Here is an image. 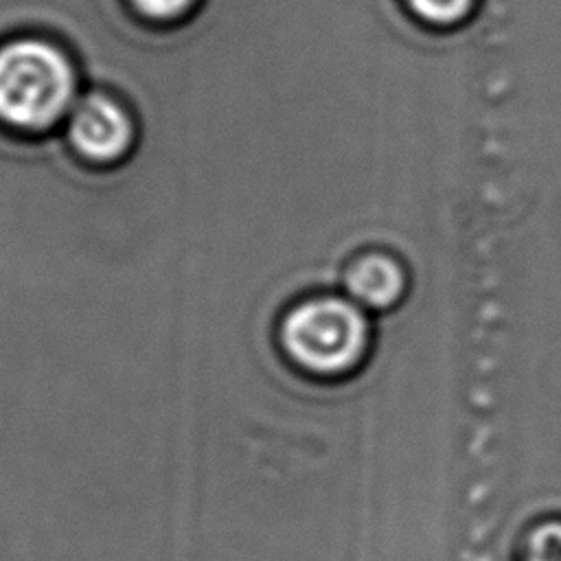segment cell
Instances as JSON below:
<instances>
[{
  "instance_id": "cell-1",
  "label": "cell",
  "mask_w": 561,
  "mask_h": 561,
  "mask_svg": "<svg viewBox=\"0 0 561 561\" xmlns=\"http://www.w3.org/2000/svg\"><path fill=\"white\" fill-rule=\"evenodd\" d=\"M75 70L53 44L20 39L0 48V121L24 131L55 125L75 99Z\"/></svg>"
},
{
  "instance_id": "cell-2",
  "label": "cell",
  "mask_w": 561,
  "mask_h": 561,
  "mask_svg": "<svg viewBox=\"0 0 561 561\" xmlns=\"http://www.w3.org/2000/svg\"><path fill=\"white\" fill-rule=\"evenodd\" d=\"M283 346L302 368L320 375L348 370L368 342V322L344 298H313L294 307L280 329Z\"/></svg>"
},
{
  "instance_id": "cell-3",
  "label": "cell",
  "mask_w": 561,
  "mask_h": 561,
  "mask_svg": "<svg viewBox=\"0 0 561 561\" xmlns=\"http://www.w3.org/2000/svg\"><path fill=\"white\" fill-rule=\"evenodd\" d=\"M72 147L92 162H114L131 145L134 127L127 112L105 94L83 96L68 123Z\"/></svg>"
},
{
  "instance_id": "cell-4",
  "label": "cell",
  "mask_w": 561,
  "mask_h": 561,
  "mask_svg": "<svg viewBox=\"0 0 561 561\" xmlns=\"http://www.w3.org/2000/svg\"><path fill=\"white\" fill-rule=\"evenodd\" d=\"M346 289L364 307H390L403 291V270L388 254H364L346 272Z\"/></svg>"
},
{
  "instance_id": "cell-5",
  "label": "cell",
  "mask_w": 561,
  "mask_h": 561,
  "mask_svg": "<svg viewBox=\"0 0 561 561\" xmlns=\"http://www.w3.org/2000/svg\"><path fill=\"white\" fill-rule=\"evenodd\" d=\"M522 561H561V522L550 519L530 530Z\"/></svg>"
},
{
  "instance_id": "cell-6",
  "label": "cell",
  "mask_w": 561,
  "mask_h": 561,
  "mask_svg": "<svg viewBox=\"0 0 561 561\" xmlns=\"http://www.w3.org/2000/svg\"><path fill=\"white\" fill-rule=\"evenodd\" d=\"M408 4L421 20L449 26L460 22L471 11L473 0H408Z\"/></svg>"
},
{
  "instance_id": "cell-7",
  "label": "cell",
  "mask_w": 561,
  "mask_h": 561,
  "mask_svg": "<svg viewBox=\"0 0 561 561\" xmlns=\"http://www.w3.org/2000/svg\"><path fill=\"white\" fill-rule=\"evenodd\" d=\"M149 18H173L182 13L193 0H131Z\"/></svg>"
}]
</instances>
